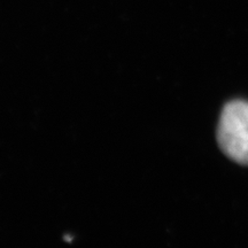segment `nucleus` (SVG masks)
<instances>
[{
    "label": "nucleus",
    "mask_w": 248,
    "mask_h": 248,
    "mask_svg": "<svg viewBox=\"0 0 248 248\" xmlns=\"http://www.w3.org/2000/svg\"><path fill=\"white\" fill-rule=\"evenodd\" d=\"M217 142L229 159L248 166V101L225 105L217 126Z\"/></svg>",
    "instance_id": "1"
}]
</instances>
